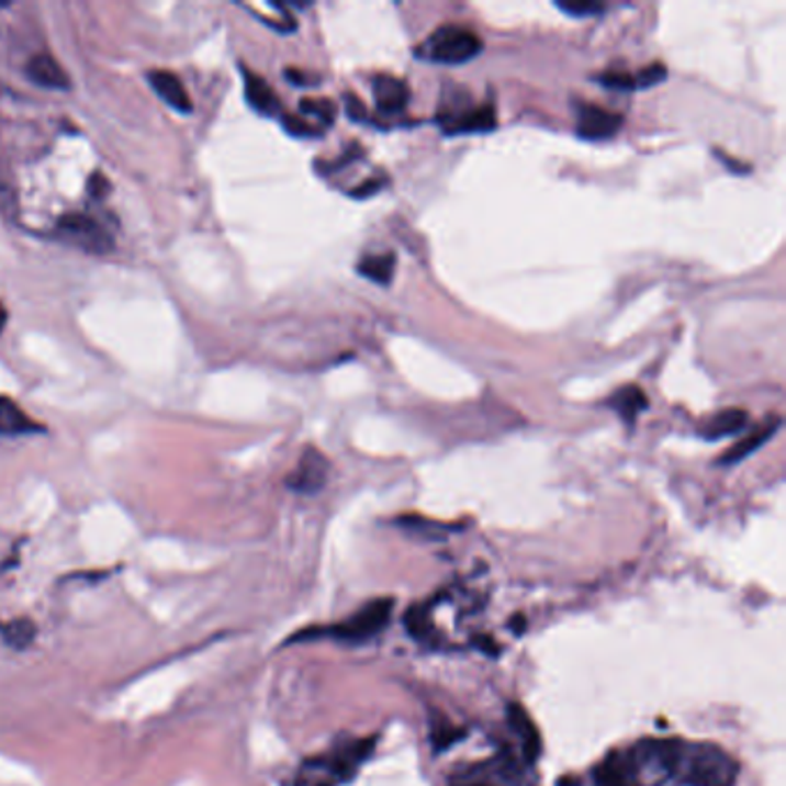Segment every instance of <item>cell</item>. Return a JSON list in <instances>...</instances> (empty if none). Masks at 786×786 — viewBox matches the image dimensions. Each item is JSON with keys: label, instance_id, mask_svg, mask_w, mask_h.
Returning a JSON list of instances; mask_svg holds the SVG:
<instances>
[{"label": "cell", "instance_id": "6da1fadb", "mask_svg": "<svg viewBox=\"0 0 786 786\" xmlns=\"http://www.w3.org/2000/svg\"><path fill=\"white\" fill-rule=\"evenodd\" d=\"M741 766L722 748L685 743L676 771V786H736Z\"/></svg>", "mask_w": 786, "mask_h": 786}, {"label": "cell", "instance_id": "7a4b0ae2", "mask_svg": "<svg viewBox=\"0 0 786 786\" xmlns=\"http://www.w3.org/2000/svg\"><path fill=\"white\" fill-rule=\"evenodd\" d=\"M392 611H395V603H392L390 597H379V599H372L369 605H364L360 611H356L349 620L339 622V626L297 632L291 641H307V639L328 637V639H337V641H346V643H362V641L374 639L377 635H381L388 628Z\"/></svg>", "mask_w": 786, "mask_h": 786}, {"label": "cell", "instance_id": "3957f363", "mask_svg": "<svg viewBox=\"0 0 786 786\" xmlns=\"http://www.w3.org/2000/svg\"><path fill=\"white\" fill-rule=\"evenodd\" d=\"M480 52L482 40L473 31L464 26H441L415 49V58L436 65H464Z\"/></svg>", "mask_w": 786, "mask_h": 786}, {"label": "cell", "instance_id": "277c9868", "mask_svg": "<svg viewBox=\"0 0 786 786\" xmlns=\"http://www.w3.org/2000/svg\"><path fill=\"white\" fill-rule=\"evenodd\" d=\"M58 236L90 254H106L111 249V236L106 228L88 215L72 213L58 222Z\"/></svg>", "mask_w": 786, "mask_h": 786}, {"label": "cell", "instance_id": "5b68a950", "mask_svg": "<svg viewBox=\"0 0 786 786\" xmlns=\"http://www.w3.org/2000/svg\"><path fill=\"white\" fill-rule=\"evenodd\" d=\"M328 473V457L321 454L316 448H307L303 457H300L295 471L287 478V487L297 494H318L326 487Z\"/></svg>", "mask_w": 786, "mask_h": 786}, {"label": "cell", "instance_id": "8992f818", "mask_svg": "<svg viewBox=\"0 0 786 786\" xmlns=\"http://www.w3.org/2000/svg\"><path fill=\"white\" fill-rule=\"evenodd\" d=\"M446 134H464V132H490L496 127V111L492 104H482L473 109L461 106H443L438 113Z\"/></svg>", "mask_w": 786, "mask_h": 786}, {"label": "cell", "instance_id": "52a82bcc", "mask_svg": "<svg viewBox=\"0 0 786 786\" xmlns=\"http://www.w3.org/2000/svg\"><path fill=\"white\" fill-rule=\"evenodd\" d=\"M595 786H643L632 750H616L593 771Z\"/></svg>", "mask_w": 786, "mask_h": 786}, {"label": "cell", "instance_id": "ba28073f", "mask_svg": "<svg viewBox=\"0 0 786 786\" xmlns=\"http://www.w3.org/2000/svg\"><path fill=\"white\" fill-rule=\"evenodd\" d=\"M622 125V115L603 109L597 104H580L576 106V134L588 142H603V138L614 136Z\"/></svg>", "mask_w": 786, "mask_h": 786}, {"label": "cell", "instance_id": "9c48e42d", "mask_svg": "<svg viewBox=\"0 0 786 786\" xmlns=\"http://www.w3.org/2000/svg\"><path fill=\"white\" fill-rule=\"evenodd\" d=\"M148 83L153 86V90L159 96L161 102H167L171 109H176L178 113H192L194 104L190 100L188 88L182 86L180 77L169 72V69H150L146 75Z\"/></svg>", "mask_w": 786, "mask_h": 786}, {"label": "cell", "instance_id": "30bf717a", "mask_svg": "<svg viewBox=\"0 0 786 786\" xmlns=\"http://www.w3.org/2000/svg\"><path fill=\"white\" fill-rule=\"evenodd\" d=\"M507 722H510L513 731L519 736L526 764L534 766L542 754V738L538 733V727L528 718V712L519 704L507 706Z\"/></svg>", "mask_w": 786, "mask_h": 786}, {"label": "cell", "instance_id": "8fae6325", "mask_svg": "<svg viewBox=\"0 0 786 786\" xmlns=\"http://www.w3.org/2000/svg\"><path fill=\"white\" fill-rule=\"evenodd\" d=\"M26 75L33 83L49 88V90H69L72 88V81H69L67 72L63 69V65L49 56V54H37L29 60L26 65Z\"/></svg>", "mask_w": 786, "mask_h": 786}, {"label": "cell", "instance_id": "7c38bea8", "mask_svg": "<svg viewBox=\"0 0 786 786\" xmlns=\"http://www.w3.org/2000/svg\"><path fill=\"white\" fill-rule=\"evenodd\" d=\"M374 88V100L381 113H402L408 106L411 90L408 86L390 75H377L372 81Z\"/></svg>", "mask_w": 786, "mask_h": 786}, {"label": "cell", "instance_id": "4fadbf2b", "mask_svg": "<svg viewBox=\"0 0 786 786\" xmlns=\"http://www.w3.org/2000/svg\"><path fill=\"white\" fill-rule=\"evenodd\" d=\"M779 427H782L779 415H771V418H766L764 423H761V427H756L750 436H745L743 441H738L731 450H727L722 454V459H720V464L729 467V464H738V461H743L745 457L756 452L761 446L768 443L771 438L777 434Z\"/></svg>", "mask_w": 786, "mask_h": 786}, {"label": "cell", "instance_id": "5bb4252c", "mask_svg": "<svg viewBox=\"0 0 786 786\" xmlns=\"http://www.w3.org/2000/svg\"><path fill=\"white\" fill-rule=\"evenodd\" d=\"M243 81H245L247 104L254 111L261 115H282V102L274 96V90L270 88V83L266 79H261L259 75H254L247 67H243Z\"/></svg>", "mask_w": 786, "mask_h": 786}, {"label": "cell", "instance_id": "9a60e30c", "mask_svg": "<svg viewBox=\"0 0 786 786\" xmlns=\"http://www.w3.org/2000/svg\"><path fill=\"white\" fill-rule=\"evenodd\" d=\"M40 431H44V427L35 423L14 400L0 397V436H29Z\"/></svg>", "mask_w": 786, "mask_h": 786}, {"label": "cell", "instance_id": "2e32d148", "mask_svg": "<svg viewBox=\"0 0 786 786\" xmlns=\"http://www.w3.org/2000/svg\"><path fill=\"white\" fill-rule=\"evenodd\" d=\"M750 423V415L743 408H727L715 413L712 418L701 427V436L706 441H720V438L733 436L738 431H743Z\"/></svg>", "mask_w": 786, "mask_h": 786}, {"label": "cell", "instance_id": "e0dca14e", "mask_svg": "<svg viewBox=\"0 0 786 786\" xmlns=\"http://www.w3.org/2000/svg\"><path fill=\"white\" fill-rule=\"evenodd\" d=\"M607 406L614 408L628 425H632L639 418V413L649 408V397H645V392L639 385H626L614 392Z\"/></svg>", "mask_w": 786, "mask_h": 786}, {"label": "cell", "instance_id": "ac0fdd59", "mask_svg": "<svg viewBox=\"0 0 786 786\" xmlns=\"http://www.w3.org/2000/svg\"><path fill=\"white\" fill-rule=\"evenodd\" d=\"M358 272L367 277L369 282L390 284L395 274V254H372L358 263Z\"/></svg>", "mask_w": 786, "mask_h": 786}, {"label": "cell", "instance_id": "d6986e66", "mask_svg": "<svg viewBox=\"0 0 786 786\" xmlns=\"http://www.w3.org/2000/svg\"><path fill=\"white\" fill-rule=\"evenodd\" d=\"M0 635H3V639L12 645V649L21 651L33 643L35 626L31 620L21 618V620H12V622H5V626H0Z\"/></svg>", "mask_w": 786, "mask_h": 786}, {"label": "cell", "instance_id": "ffe728a7", "mask_svg": "<svg viewBox=\"0 0 786 786\" xmlns=\"http://www.w3.org/2000/svg\"><path fill=\"white\" fill-rule=\"evenodd\" d=\"M300 113L303 115H314V119L326 127V125H333L335 123V115H337V109L330 100L326 98H307L300 102Z\"/></svg>", "mask_w": 786, "mask_h": 786}, {"label": "cell", "instance_id": "44dd1931", "mask_svg": "<svg viewBox=\"0 0 786 786\" xmlns=\"http://www.w3.org/2000/svg\"><path fill=\"white\" fill-rule=\"evenodd\" d=\"M557 8L570 16H576V19L603 14L607 10V5L597 3V0H565V3H557Z\"/></svg>", "mask_w": 786, "mask_h": 786}, {"label": "cell", "instance_id": "7402d4cb", "mask_svg": "<svg viewBox=\"0 0 786 786\" xmlns=\"http://www.w3.org/2000/svg\"><path fill=\"white\" fill-rule=\"evenodd\" d=\"M282 125L289 134L293 136H300V138H312V136H318L316 127L310 125L305 119H300V115H293V113H282Z\"/></svg>", "mask_w": 786, "mask_h": 786}, {"label": "cell", "instance_id": "603a6c76", "mask_svg": "<svg viewBox=\"0 0 786 786\" xmlns=\"http://www.w3.org/2000/svg\"><path fill=\"white\" fill-rule=\"evenodd\" d=\"M666 79V67L662 63H653L643 67L641 72L635 77V88H653Z\"/></svg>", "mask_w": 786, "mask_h": 786}, {"label": "cell", "instance_id": "cb8c5ba5", "mask_svg": "<svg viewBox=\"0 0 786 786\" xmlns=\"http://www.w3.org/2000/svg\"><path fill=\"white\" fill-rule=\"evenodd\" d=\"M461 736H464V733H461V731H454L450 725H443V727H434V731H431V741H434V750L436 752H443V750H448L452 743H457L459 741V738Z\"/></svg>", "mask_w": 786, "mask_h": 786}, {"label": "cell", "instance_id": "d4e9b609", "mask_svg": "<svg viewBox=\"0 0 786 786\" xmlns=\"http://www.w3.org/2000/svg\"><path fill=\"white\" fill-rule=\"evenodd\" d=\"M597 81L614 90H635V77L626 72H607L603 77H597Z\"/></svg>", "mask_w": 786, "mask_h": 786}, {"label": "cell", "instance_id": "484cf974", "mask_svg": "<svg viewBox=\"0 0 786 786\" xmlns=\"http://www.w3.org/2000/svg\"><path fill=\"white\" fill-rule=\"evenodd\" d=\"M383 188H385V176H377V178H369L367 182H362L358 190L351 192V196L353 199H367V196L381 192Z\"/></svg>", "mask_w": 786, "mask_h": 786}, {"label": "cell", "instance_id": "4316f807", "mask_svg": "<svg viewBox=\"0 0 786 786\" xmlns=\"http://www.w3.org/2000/svg\"><path fill=\"white\" fill-rule=\"evenodd\" d=\"M88 182H90L88 190H90V194L96 196V199H104V196L109 194V190H111V188H109V180H106L102 173H92Z\"/></svg>", "mask_w": 786, "mask_h": 786}, {"label": "cell", "instance_id": "83f0119b", "mask_svg": "<svg viewBox=\"0 0 786 786\" xmlns=\"http://www.w3.org/2000/svg\"><path fill=\"white\" fill-rule=\"evenodd\" d=\"M346 113L351 115L353 121H364V104L360 100H356L353 96H346Z\"/></svg>", "mask_w": 786, "mask_h": 786}, {"label": "cell", "instance_id": "f1b7e54d", "mask_svg": "<svg viewBox=\"0 0 786 786\" xmlns=\"http://www.w3.org/2000/svg\"><path fill=\"white\" fill-rule=\"evenodd\" d=\"M287 79L295 86H316L318 79H310L305 77V72H297V69H287Z\"/></svg>", "mask_w": 786, "mask_h": 786}, {"label": "cell", "instance_id": "f546056e", "mask_svg": "<svg viewBox=\"0 0 786 786\" xmlns=\"http://www.w3.org/2000/svg\"><path fill=\"white\" fill-rule=\"evenodd\" d=\"M5 323H8V310H5L3 305H0V330L5 328Z\"/></svg>", "mask_w": 786, "mask_h": 786}]
</instances>
